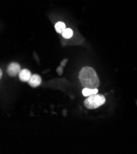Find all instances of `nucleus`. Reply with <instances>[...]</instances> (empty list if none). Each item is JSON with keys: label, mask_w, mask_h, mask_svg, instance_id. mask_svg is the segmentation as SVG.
<instances>
[{"label": "nucleus", "mask_w": 137, "mask_h": 154, "mask_svg": "<svg viewBox=\"0 0 137 154\" xmlns=\"http://www.w3.org/2000/svg\"><path fill=\"white\" fill-rule=\"evenodd\" d=\"M79 79L84 88L94 89L97 88L100 85L98 76L92 67L83 68L79 72Z\"/></svg>", "instance_id": "f257e3e1"}, {"label": "nucleus", "mask_w": 137, "mask_h": 154, "mask_svg": "<svg viewBox=\"0 0 137 154\" xmlns=\"http://www.w3.org/2000/svg\"><path fill=\"white\" fill-rule=\"evenodd\" d=\"M106 99L103 95L94 94L88 97L84 102L87 109H95L104 104Z\"/></svg>", "instance_id": "f03ea898"}, {"label": "nucleus", "mask_w": 137, "mask_h": 154, "mask_svg": "<svg viewBox=\"0 0 137 154\" xmlns=\"http://www.w3.org/2000/svg\"><path fill=\"white\" fill-rule=\"evenodd\" d=\"M21 71V68L20 65L16 62H12L10 63L7 69L8 74L12 77L16 76V75L19 74Z\"/></svg>", "instance_id": "7ed1b4c3"}, {"label": "nucleus", "mask_w": 137, "mask_h": 154, "mask_svg": "<svg viewBox=\"0 0 137 154\" xmlns=\"http://www.w3.org/2000/svg\"><path fill=\"white\" fill-rule=\"evenodd\" d=\"M28 82L30 86L33 88H36L41 84L42 79L39 75L35 74L32 75L31 78H30Z\"/></svg>", "instance_id": "20e7f679"}, {"label": "nucleus", "mask_w": 137, "mask_h": 154, "mask_svg": "<svg viewBox=\"0 0 137 154\" xmlns=\"http://www.w3.org/2000/svg\"><path fill=\"white\" fill-rule=\"evenodd\" d=\"M19 79L22 82H28L30 78L32 76V74L28 69H21L20 72L19 74Z\"/></svg>", "instance_id": "39448f33"}, {"label": "nucleus", "mask_w": 137, "mask_h": 154, "mask_svg": "<svg viewBox=\"0 0 137 154\" xmlns=\"http://www.w3.org/2000/svg\"><path fill=\"white\" fill-rule=\"evenodd\" d=\"M98 90L97 88H84L82 91V94L84 97H89L92 95L98 94Z\"/></svg>", "instance_id": "423d86ee"}, {"label": "nucleus", "mask_w": 137, "mask_h": 154, "mask_svg": "<svg viewBox=\"0 0 137 154\" xmlns=\"http://www.w3.org/2000/svg\"><path fill=\"white\" fill-rule=\"evenodd\" d=\"M55 30H56V32L57 33L62 34L63 32L66 29V26H65V24L64 22H58L55 24Z\"/></svg>", "instance_id": "0eeeda50"}, {"label": "nucleus", "mask_w": 137, "mask_h": 154, "mask_svg": "<svg viewBox=\"0 0 137 154\" xmlns=\"http://www.w3.org/2000/svg\"><path fill=\"white\" fill-rule=\"evenodd\" d=\"M73 30L70 28H66L62 33L63 37L65 39H70L73 36Z\"/></svg>", "instance_id": "6e6552de"}, {"label": "nucleus", "mask_w": 137, "mask_h": 154, "mask_svg": "<svg viewBox=\"0 0 137 154\" xmlns=\"http://www.w3.org/2000/svg\"><path fill=\"white\" fill-rule=\"evenodd\" d=\"M57 72L59 74V75H61L62 74V72H63V69H62V66H60V67H58V68H57Z\"/></svg>", "instance_id": "1a4fd4ad"}, {"label": "nucleus", "mask_w": 137, "mask_h": 154, "mask_svg": "<svg viewBox=\"0 0 137 154\" xmlns=\"http://www.w3.org/2000/svg\"><path fill=\"white\" fill-rule=\"evenodd\" d=\"M2 75H3V73H2V71L1 69V70H0V77H1V78L2 77Z\"/></svg>", "instance_id": "9d476101"}]
</instances>
